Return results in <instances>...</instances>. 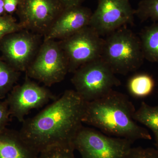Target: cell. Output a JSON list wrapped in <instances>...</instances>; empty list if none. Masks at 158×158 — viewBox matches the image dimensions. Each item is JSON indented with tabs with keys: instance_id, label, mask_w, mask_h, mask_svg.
<instances>
[{
	"instance_id": "1",
	"label": "cell",
	"mask_w": 158,
	"mask_h": 158,
	"mask_svg": "<svg viewBox=\"0 0 158 158\" xmlns=\"http://www.w3.org/2000/svg\"><path fill=\"white\" fill-rule=\"evenodd\" d=\"M87 102L75 90H65L34 117L22 123L20 135L39 154L57 144H72L83 126Z\"/></svg>"
},
{
	"instance_id": "2",
	"label": "cell",
	"mask_w": 158,
	"mask_h": 158,
	"mask_svg": "<svg viewBox=\"0 0 158 158\" xmlns=\"http://www.w3.org/2000/svg\"><path fill=\"white\" fill-rule=\"evenodd\" d=\"M135 106L126 95L113 90L101 98L87 102L83 123L108 135L134 141L152 139L146 129L134 119Z\"/></svg>"
},
{
	"instance_id": "3",
	"label": "cell",
	"mask_w": 158,
	"mask_h": 158,
	"mask_svg": "<svg viewBox=\"0 0 158 158\" xmlns=\"http://www.w3.org/2000/svg\"><path fill=\"white\" fill-rule=\"evenodd\" d=\"M101 58L115 74L135 71L144 59L140 38L124 27L114 31L103 40Z\"/></svg>"
},
{
	"instance_id": "4",
	"label": "cell",
	"mask_w": 158,
	"mask_h": 158,
	"mask_svg": "<svg viewBox=\"0 0 158 158\" xmlns=\"http://www.w3.org/2000/svg\"><path fill=\"white\" fill-rule=\"evenodd\" d=\"M115 74L101 59L82 65L73 73L71 82L86 102L101 98L121 84Z\"/></svg>"
},
{
	"instance_id": "5",
	"label": "cell",
	"mask_w": 158,
	"mask_h": 158,
	"mask_svg": "<svg viewBox=\"0 0 158 158\" xmlns=\"http://www.w3.org/2000/svg\"><path fill=\"white\" fill-rule=\"evenodd\" d=\"M133 143L83 126L73 144L81 158H127Z\"/></svg>"
},
{
	"instance_id": "6",
	"label": "cell",
	"mask_w": 158,
	"mask_h": 158,
	"mask_svg": "<svg viewBox=\"0 0 158 158\" xmlns=\"http://www.w3.org/2000/svg\"><path fill=\"white\" fill-rule=\"evenodd\" d=\"M68 73V62L59 41L54 40H43L26 71V76L48 87L62 81Z\"/></svg>"
},
{
	"instance_id": "7",
	"label": "cell",
	"mask_w": 158,
	"mask_h": 158,
	"mask_svg": "<svg viewBox=\"0 0 158 158\" xmlns=\"http://www.w3.org/2000/svg\"><path fill=\"white\" fill-rule=\"evenodd\" d=\"M103 40L89 26L62 40L59 44L68 63L69 73H74L101 56Z\"/></svg>"
},
{
	"instance_id": "8",
	"label": "cell",
	"mask_w": 158,
	"mask_h": 158,
	"mask_svg": "<svg viewBox=\"0 0 158 158\" xmlns=\"http://www.w3.org/2000/svg\"><path fill=\"white\" fill-rule=\"evenodd\" d=\"M42 37L26 29L7 35L0 42L2 58L17 71L26 72L42 44Z\"/></svg>"
},
{
	"instance_id": "9",
	"label": "cell",
	"mask_w": 158,
	"mask_h": 158,
	"mask_svg": "<svg viewBox=\"0 0 158 158\" xmlns=\"http://www.w3.org/2000/svg\"><path fill=\"white\" fill-rule=\"evenodd\" d=\"M54 98L48 89L26 76L25 81L22 85H15L5 99L11 116L22 123L31 110L42 107Z\"/></svg>"
},
{
	"instance_id": "10",
	"label": "cell",
	"mask_w": 158,
	"mask_h": 158,
	"mask_svg": "<svg viewBox=\"0 0 158 158\" xmlns=\"http://www.w3.org/2000/svg\"><path fill=\"white\" fill-rule=\"evenodd\" d=\"M135 14L129 0H98L89 26L100 36L108 35L132 23Z\"/></svg>"
},
{
	"instance_id": "11",
	"label": "cell",
	"mask_w": 158,
	"mask_h": 158,
	"mask_svg": "<svg viewBox=\"0 0 158 158\" xmlns=\"http://www.w3.org/2000/svg\"><path fill=\"white\" fill-rule=\"evenodd\" d=\"M20 23L43 37L64 9L59 0H19Z\"/></svg>"
},
{
	"instance_id": "12",
	"label": "cell",
	"mask_w": 158,
	"mask_h": 158,
	"mask_svg": "<svg viewBox=\"0 0 158 158\" xmlns=\"http://www.w3.org/2000/svg\"><path fill=\"white\" fill-rule=\"evenodd\" d=\"M92 12L81 6L64 8L43 36V40H62L89 26Z\"/></svg>"
},
{
	"instance_id": "13",
	"label": "cell",
	"mask_w": 158,
	"mask_h": 158,
	"mask_svg": "<svg viewBox=\"0 0 158 158\" xmlns=\"http://www.w3.org/2000/svg\"><path fill=\"white\" fill-rule=\"evenodd\" d=\"M38 156L23 140L19 131L6 128L0 133V158H38Z\"/></svg>"
},
{
	"instance_id": "14",
	"label": "cell",
	"mask_w": 158,
	"mask_h": 158,
	"mask_svg": "<svg viewBox=\"0 0 158 158\" xmlns=\"http://www.w3.org/2000/svg\"><path fill=\"white\" fill-rule=\"evenodd\" d=\"M139 38L144 59L158 64V22L144 28Z\"/></svg>"
},
{
	"instance_id": "15",
	"label": "cell",
	"mask_w": 158,
	"mask_h": 158,
	"mask_svg": "<svg viewBox=\"0 0 158 158\" xmlns=\"http://www.w3.org/2000/svg\"><path fill=\"white\" fill-rule=\"evenodd\" d=\"M135 121L140 123L151 130L158 144V105L151 106L143 102L134 115Z\"/></svg>"
},
{
	"instance_id": "16",
	"label": "cell",
	"mask_w": 158,
	"mask_h": 158,
	"mask_svg": "<svg viewBox=\"0 0 158 158\" xmlns=\"http://www.w3.org/2000/svg\"><path fill=\"white\" fill-rule=\"evenodd\" d=\"M20 73L0 57V100L6 98L14 88Z\"/></svg>"
},
{
	"instance_id": "17",
	"label": "cell",
	"mask_w": 158,
	"mask_h": 158,
	"mask_svg": "<svg viewBox=\"0 0 158 158\" xmlns=\"http://www.w3.org/2000/svg\"><path fill=\"white\" fill-rule=\"evenodd\" d=\"M154 86V81L151 77L146 74H140L130 79L128 88L133 96L142 98L152 93Z\"/></svg>"
},
{
	"instance_id": "18",
	"label": "cell",
	"mask_w": 158,
	"mask_h": 158,
	"mask_svg": "<svg viewBox=\"0 0 158 158\" xmlns=\"http://www.w3.org/2000/svg\"><path fill=\"white\" fill-rule=\"evenodd\" d=\"M72 144H57L47 148L39 154V158H77Z\"/></svg>"
},
{
	"instance_id": "19",
	"label": "cell",
	"mask_w": 158,
	"mask_h": 158,
	"mask_svg": "<svg viewBox=\"0 0 158 158\" xmlns=\"http://www.w3.org/2000/svg\"><path fill=\"white\" fill-rule=\"evenodd\" d=\"M135 14L142 20L150 19L158 22V0H142L135 10Z\"/></svg>"
},
{
	"instance_id": "20",
	"label": "cell",
	"mask_w": 158,
	"mask_h": 158,
	"mask_svg": "<svg viewBox=\"0 0 158 158\" xmlns=\"http://www.w3.org/2000/svg\"><path fill=\"white\" fill-rule=\"evenodd\" d=\"M23 29V26L13 18L0 16V42L7 35Z\"/></svg>"
},
{
	"instance_id": "21",
	"label": "cell",
	"mask_w": 158,
	"mask_h": 158,
	"mask_svg": "<svg viewBox=\"0 0 158 158\" xmlns=\"http://www.w3.org/2000/svg\"><path fill=\"white\" fill-rule=\"evenodd\" d=\"M127 158H158V150L156 148L132 147Z\"/></svg>"
},
{
	"instance_id": "22",
	"label": "cell",
	"mask_w": 158,
	"mask_h": 158,
	"mask_svg": "<svg viewBox=\"0 0 158 158\" xmlns=\"http://www.w3.org/2000/svg\"><path fill=\"white\" fill-rule=\"evenodd\" d=\"M11 116L9 106L6 100H0V133L6 128Z\"/></svg>"
},
{
	"instance_id": "23",
	"label": "cell",
	"mask_w": 158,
	"mask_h": 158,
	"mask_svg": "<svg viewBox=\"0 0 158 158\" xmlns=\"http://www.w3.org/2000/svg\"><path fill=\"white\" fill-rule=\"evenodd\" d=\"M19 0H4V9L8 13H12L16 10Z\"/></svg>"
},
{
	"instance_id": "24",
	"label": "cell",
	"mask_w": 158,
	"mask_h": 158,
	"mask_svg": "<svg viewBox=\"0 0 158 158\" xmlns=\"http://www.w3.org/2000/svg\"><path fill=\"white\" fill-rule=\"evenodd\" d=\"M64 8L81 6L85 0H59Z\"/></svg>"
},
{
	"instance_id": "25",
	"label": "cell",
	"mask_w": 158,
	"mask_h": 158,
	"mask_svg": "<svg viewBox=\"0 0 158 158\" xmlns=\"http://www.w3.org/2000/svg\"><path fill=\"white\" fill-rule=\"evenodd\" d=\"M5 11L4 0H0V16H1L3 14Z\"/></svg>"
},
{
	"instance_id": "26",
	"label": "cell",
	"mask_w": 158,
	"mask_h": 158,
	"mask_svg": "<svg viewBox=\"0 0 158 158\" xmlns=\"http://www.w3.org/2000/svg\"><path fill=\"white\" fill-rule=\"evenodd\" d=\"M155 145L156 148L158 150V144H155Z\"/></svg>"
},
{
	"instance_id": "27",
	"label": "cell",
	"mask_w": 158,
	"mask_h": 158,
	"mask_svg": "<svg viewBox=\"0 0 158 158\" xmlns=\"http://www.w3.org/2000/svg\"><path fill=\"white\" fill-rule=\"evenodd\" d=\"M38 158H39V157H38Z\"/></svg>"
}]
</instances>
